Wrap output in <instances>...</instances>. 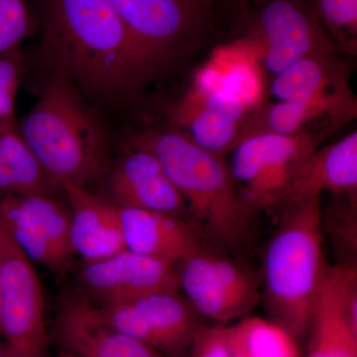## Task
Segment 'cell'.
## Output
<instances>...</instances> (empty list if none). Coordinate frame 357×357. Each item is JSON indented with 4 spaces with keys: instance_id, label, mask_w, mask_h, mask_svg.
Returning a JSON list of instances; mask_svg holds the SVG:
<instances>
[{
    "instance_id": "obj_1",
    "label": "cell",
    "mask_w": 357,
    "mask_h": 357,
    "mask_svg": "<svg viewBox=\"0 0 357 357\" xmlns=\"http://www.w3.org/2000/svg\"><path fill=\"white\" fill-rule=\"evenodd\" d=\"M40 53L53 70L98 100L130 98L148 83L112 0H38Z\"/></svg>"
},
{
    "instance_id": "obj_2",
    "label": "cell",
    "mask_w": 357,
    "mask_h": 357,
    "mask_svg": "<svg viewBox=\"0 0 357 357\" xmlns=\"http://www.w3.org/2000/svg\"><path fill=\"white\" fill-rule=\"evenodd\" d=\"M134 143L158 159L206 238L225 248L248 241L253 213L241 198L225 157L197 146L178 130L149 131Z\"/></svg>"
},
{
    "instance_id": "obj_3",
    "label": "cell",
    "mask_w": 357,
    "mask_h": 357,
    "mask_svg": "<svg viewBox=\"0 0 357 357\" xmlns=\"http://www.w3.org/2000/svg\"><path fill=\"white\" fill-rule=\"evenodd\" d=\"M328 265L321 236V198L282 208L263 261V296L270 321L296 340L307 335Z\"/></svg>"
},
{
    "instance_id": "obj_4",
    "label": "cell",
    "mask_w": 357,
    "mask_h": 357,
    "mask_svg": "<svg viewBox=\"0 0 357 357\" xmlns=\"http://www.w3.org/2000/svg\"><path fill=\"white\" fill-rule=\"evenodd\" d=\"M16 128L57 188L86 187L105 168L107 134L64 77H51Z\"/></svg>"
},
{
    "instance_id": "obj_5",
    "label": "cell",
    "mask_w": 357,
    "mask_h": 357,
    "mask_svg": "<svg viewBox=\"0 0 357 357\" xmlns=\"http://www.w3.org/2000/svg\"><path fill=\"white\" fill-rule=\"evenodd\" d=\"M148 82L187 62L218 34V0H112Z\"/></svg>"
},
{
    "instance_id": "obj_6",
    "label": "cell",
    "mask_w": 357,
    "mask_h": 357,
    "mask_svg": "<svg viewBox=\"0 0 357 357\" xmlns=\"http://www.w3.org/2000/svg\"><path fill=\"white\" fill-rule=\"evenodd\" d=\"M332 132L248 136L232 150L230 170L249 210L283 208L301 164Z\"/></svg>"
},
{
    "instance_id": "obj_7",
    "label": "cell",
    "mask_w": 357,
    "mask_h": 357,
    "mask_svg": "<svg viewBox=\"0 0 357 357\" xmlns=\"http://www.w3.org/2000/svg\"><path fill=\"white\" fill-rule=\"evenodd\" d=\"M0 335L9 357H45L43 291L34 264L0 223Z\"/></svg>"
},
{
    "instance_id": "obj_8",
    "label": "cell",
    "mask_w": 357,
    "mask_h": 357,
    "mask_svg": "<svg viewBox=\"0 0 357 357\" xmlns=\"http://www.w3.org/2000/svg\"><path fill=\"white\" fill-rule=\"evenodd\" d=\"M178 278L195 311L220 325L246 318L261 297L255 275L204 248L178 265Z\"/></svg>"
},
{
    "instance_id": "obj_9",
    "label": "cell",
    "mask_w": 357,
    "mask_h": 357,
    "mask_svg": "<svg viewBox=\"0 0 357 357\" xmlns=\"http://www.w3.org/2000/svg\"><path fill=\"white\" fill-rule=\"evenodd\" d=\"M0 223L33 264L62 273L74 256L69 206L53 195H3Z\"/></svg>"
},
{
    "instance_id": "obj_10",
    "label": "cell",
    "mask_w": 357,
    "mask_h": 357,
    "mask_svg": "<svg viewBox=\"0 0 357 357\" xmlns=\"http://www.w3.org/2000/svg\"><path fill=\"white\" fill-rule=\"evenodd\" d=\"M198 312L178 292H158L105 310L107 324L164 354L189 349L201 328Z\"/></svg>"
},
{
    "instance_id": "obj_11",
    "label": "cell",
    "mask_w": 357,
    "mask_h": 357,
    "mask_svg": "<svg viewBox=\"0 0 357 357\" xmlns=\"http://www.w3.org/2000/svg\"><path fill=\"white\" fill-rule=\"evenodd\" d=\"M255 27L264 47L263 65L272 76L302 59L338 50L307 0H267Z\"/></svg>"
},
{
    "instance_id": "obj_12",
    "label": "cell",
    "mask_w": 357,
    "mask_h": 357,
    "mask_svg": "<svg viewBox=\"0 0 357 357\" xmlns=\"http://www.w3.org/2000/svg\"><path fill=\"white\" fill-rule=\"evenodd\" d=\"M250 105L227 91L197 82L173 110V121L199 148L225 157L243 140Z\"/></svg>"
},
{
    "instance_id": "obj_13",
    "label": "cell",
    "mask_w": 357,
    "mask_h": 357,
    "mask_svg": "<svg viewBox=\"0 0 357 357\" xmlns=\"http://www.w3.org/2000/svg\"><path fill=\"white\" fill-rule=\"evenodd\" d=\"M82 285L100 304L130 302L158 292H178V266L126 249L84 263Z\"/></svg>"
},
{
    "instance_id": "obj_14",
    "label": "cell",
    "mask_w": 357,
    "mask_h": 357,
    "mask_svg": "<svg viewBox=\"0 0 357 357\" xmlns=\"http://www.w3.org/2000/svg\"><path fill=\"white\" fill-rule=\"evenodd\" d=\"M307 335V357H357L356 268L328 267Z\"/></svg>"
},
{
    "instance_id": "obj_15",
    "label": "cell",
    "mask_w": 357,
    "mask_h": 357,
    "mask_svg": "<svg viewBox=\"0 0 357 357\" xmlns=\"http://www.w3.org/2000/svg\"><path fill=\"white\" fill-rule=\"evenodd\" d=\"M356 98L349 86L300 100L277 102L253 112L243 140L258 133H333L356 119Z\"/></svg>"
},
{
    "instance_id": "obj_16",
    "label": "cell",
    "mask_w": 357,
    "mask_h": 357,
    "mask_svg": "<svg viewBox=\"0 0 357 357\" xmlns=\"http://www.w3.org/2000/svg\"><path fill=\"white\" fill-rule=\"evenodd\" d=\"M56 335L67 352L79 357H166L144 342L107 325L88 299L68 300L59 312Z\"/></svg>"
},
{
    "instance_id": "obj_17",
    "label": "cell",
    "mask_w": 357,
    "mask_h": 357,
    "mask_svg": "<svg viewBox=\"0 0 357 357\" xmlns=\"http://www.w3.org/2000/svg\"><path fill=\"white\" fill-rule=\"evenodd\" d=\"M70 210V241L84 263L105 259L126 250L119 206L86 187H62Z\"/></svg>"
},
{
    "instance_id": "obj_18",
    "label": "cell",
    "mask_w": 357,
    "mask_h": 357,
    "mask_svg": "<svg viewBox=\"0 0 357 357\" xmlns=\"http://www.w3.org/2000/svg\"><path fill=\"white\" fill-rule=\"evenodd\" d=\"M110 202L119 208H139L178 215L187 213L184 201L167 177L158 159L143 148L126 155L107 181Z\"/></svg>"
},
{
    "instance_id": "obj_19",
    "label": "cell",
    "mask_w": 357,
    "mask_h": 357,
    "mask_svg": "<svg viewBox=\"0 0 357 357\" xmlns=\"http://www.w3.org/2000/svg\"><path fill=\"white\" fill-rule=\"evenodd\" d=\"M126 249L178 266L204 248L199 232L171 213L119 208Z\"/></svg>"
},
{
    "instance_id": "obj_20",
    "label": "cell",
    "mask_w": 357,
    "mask_h": 357,
    "mask_svg": "<svg viewBox=\"0 0 357 357\" xmlns=\"http://www.w3.org/2000/svg\"><path fill=\"white\" fill-rule=\"evenodd\" d=\"M357 191V132L317 148L301 164L284 206L324 192L354 196ZM281 208V210H282Z\"/></svg>"
},
{
    "instance_id": "obj_21",
    "label": "cell",
    "mask_w": 357,
    "mask_h": 357,
    "mask_svg": "<svg viewBox=\"0 0 357 357\" xmlns=\"http://www.w3.org/2000/svg\"><path fill=\"white\" fill-rule=\"evenodd\" d=\"M335 50L302 59L274 76L270 93L278 102L349 88V70Z\"/></svg>"
},
{
    "instance_id": "obj_22",
    "label": "cell",
    "mask_w": 357,
    "mask_h": 357,
    "mask_svg": "<svg viewBox=\"0 0 357 357\" xmlns=\"http://www.w3.org/2000/svg\"><path fill=\"white\" fill-rule=\"evenodd\" d=\"M227 344L248 357H301L295 340L270 319L243 318L225 326Z\"/></svg>"
},
{
    "instance_id": "obj_23",
    "label": "cell",
    "mask_w": 357,
    "mask_h": 357,
    "mask_svg": "<svg viewBox=\"0 0 357 357\" xmlns=\"http://www.w3.org/2000/svg\"><path fill=\"white\" fill-rule=\"evenodd\" d=\"M0 160L10 173L16 195H53L58 189L16 126L0 130Z\"/></svg>"
},
{
    "instance_id": "obj_24",
    "label": "cell",
    "mask_w": 357,
    "mask_h": 357,
    "mask_svg": "<svg viewBox=\"0 0 357 357\" xmlns=\"http://www.w3.org/2000/svg\"><path fill=\"white\" fill-rule=\"evenodd\" d=\"M342 53L356 54L357 0H307Z\"/></svg>"
},
{
    "instance_id": "obj_25",
    "label": "cell",
    "mask_w": 357,
    "mask_h": 357,
    "mask_svg": "<svg viewBox=\"0 0 357 357\" xmlns=\"http://www.w3.org/2000/svg\"><path fill=\"white\" fill-rule=\"evenodd\" d=\"M32 30L27 0H0V55L20 49Z\"/></svg>"
},
{
    "instance_id": "obj_26",
    "label": "cell",
    "mask_w": 357,
    "mask_h": 357,
    "mask_svg": "<svg viewBox=\"0 0 357 357\" xmlns=\"http://www.w3.org/2000/svg\"><path fill=\"white\" fill-rule=\"evenodd\" d=\"M24 62L20 48L0 55V130L16 126V96Z\"/></svg>"
},
{
    "instance_id": "obj_27",
    "label": "cell",
    "mask_w": 357,
    "mask_h": 357,
    "mask_svg": "<svg viewBox=\"0 0 357 357\" xmlns=\"http://www.w3.org/2000/svg\"><path fill=\"white\" fill-rule=\"evenodd\" d=\"M189 349L190 357H231L223 325L201 326Z\"/></svg>"
},
{
    "instance_id": "obj_28",
    "label": "cell",
    "mask_w": 357,
    "mask_h": 357,
    "mask_svg": "<svg viewBox=\"0 0 357 357\" xmlns=\"http://www.w3.org/2000/svg\"><path fill=\"white\" fill-rule=\"evenodd\" d=\"M0 192H3L4 195L17 194L10 173L7 170L6 165L2 163L1 160H0Z\"/></svg>"
},
{
    "instance_id": "obj_29",
    "label": "cell",
    "mask_w": 357,
    "mask_h": 357,
    "mask_svg": "<svg viewBox=\"0 0 357 357\" xmlns=\"http://www.w3.org/2000/svg\"><path fill=\"white\" fill-rule=\"evenodd\" d=\"M0 357H9L8 352L4 344H0Z\"/></svg>"
},
{
    "instance_id": "obj_30",
    "label": "cell",
    "mask_w": 357,
    "mask_h": 357,
    "mask_svg": "<svg viewBox=\"0 0 357 357\" xmlns=\"http://www.w3.org/2000/svg\"><path fill=\"white\" fill-rule=\"evenodd\" d=\"M230 352H231V357H248L244 356V354H241V352H238L236 351H234V349H230Z\"/></svg>"
},
{
    "instance_id": "obj_31",
    "label": "cell",
    "mask_w": 357,
    "mask_h": 357,
    "mask_svg": "<svg viewBox=\"0 0 357 357\" xmlns=\"http://www.w3.org/2000/svg\"><path fill=\"white\" fill-rule=\"evenodd\" d=\"M60 357H79V356H76V354H70V352H66V354H64V356H62Z\"/></svg>"
}]
</instances>
